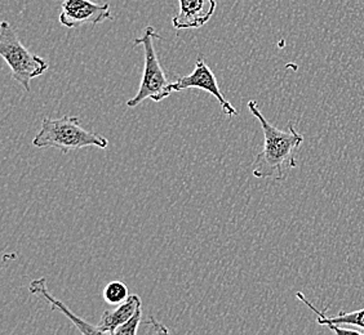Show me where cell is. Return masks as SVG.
I'll return each instance as SVG.
<instances>
[{"label": "cell", "instance_id": "1", "mask_svg": "<svg viewBox=\"0 0 364 335\" xmlns=\"http://www.w3.org/2000/svg\"><path fill=\"white\" fill-rule=\"evenodd\" d=\"M247 106L264 132V147L253 163V175L261 180L283 181L288 170L297 167L294 153L304 143V136L292 123L288 124L287 131L272 126L259 111L256 101H250Z\"/></svg>", "mask_w": 364, "mask_h": 335}, {"label": "cell", "instance_id": "2", "mask_svg": "<svg viewBox=\"0 0 364 335\" xmlns=\"http://www.w3.org/2000/svg\"><path fill=\"white\" fill-rule=\"evenodd\" d=\"M33 145L38 148H56L68 154L85 147L106 148L109 141L104 136L87 131L80 126L79 116H63L58 119L44 118Z\"/></svg>", "mask_w": 364, "mask_h": 335}, {"label": "cell", "instance_id": "3", "mask_svg": "<svg viewBox=\"0 0 364 335\" xmlns=\"http://www.w3.org/2000/svg\"><path fill=\"white\" fill-rule=\"evenodd\" d=\"M154 38L161 39V36L155 31L153 26H146L142 35L134 39V45H141L144 48L145 65H144V72H142L139 92L134 98H131L127 102V106L129 109L137 107L149 98L154 102H161L164 98L169 97L173 93L172 89L173 82H169L156 56Z\"/></svg>", "mask_w": 364, "mask_h": 335}, {"label": "cell", "instance_id": "4", "mask_svg": "<svg viewBox=\"0 0 364 335\" xmlns=\"http://www.w3.org/2000/svg\"><path fill=\"white\" fill-rule=\"evenodd\" d=\"M0 55L12 71V77L17 83L30 92V82L42 77L48 70L49 65L42 57L28 50L16 34L11 23L1 22L0 25Z\"/></svg>", "mask_w": 364, "mask_h": 335}, {"label": "cell", "instance_id": "5", "mask_svg": "<svg viewBox=\"0 0 364 335\" xmlns=\"http://www.w3.org/2000/svg\"><path fill=\"white\" fill-rule=\"evenodd\" d=\"M190 88H196L202 91L208 92L213 97L216 98L221 106V110L228 118H232L238 115V110L231 105L230 102L225 98L224 94L220 91L218 80L215 74L212 72L210 66L205 63L202 57L196 60V67L190 75L178 77L172 83V89L175 92L185 91Z\"/></svg>", "mask_w": 364, "mask_h": 335}, {"label": "cell", "instance_id": "6", "mask_svg": "<svg viewBox=\"0 0 364 335\" xmlns=\"http://www.w3.org/2000/svg\"><path fill=\"white\" fill-rule=\"evenodd\" d=\"M112 20L110 4H97L91 0H63L60 23L68 28H75L85 25H98Z\"/></svg>", "mask_w": 364, "mask_h": 335}, {"label": "cell", "instance_id": "7", "mask_svg": "<svg viewBox=\"0 0 364 335\" xmlns=\"http://www.w3.org/2000/svg\"><path fill=\"white\" fill-rule=\"evenodd\" d=\"M180 12L172 18L177 30L200 28L210 21L216 12V0H178Z\"/></svg>", "mask_w": 364, "mask_h": 335}, {"label": "cell", "instance_id": "8", "mask_svg": "<svg viewBox=\"0 0 364 335\" xmlns=\"http://www.w3.org/2000/svg\"><path fill=\"white\" fill-rule=\"evenodd\" d=\"M28 292L36 295V297H41L43 300H47L49 303V306L52 309L55 311H61L63 314H65L71 322L73 325L77 326V330L82 333V334H102V331L100 330L97 325H92L90 322H85L83 319H80L79 316L71 312L69 308L66 307V304L63 303L61 300H56L50 292L48 290L47 287V280L42 278V279L33 280L28 285Z\"/></svg>", "mask_w": 364, "mask_h": 335}, {"label": "cell", "instance_id": "9", "mask_svg": "<svg viewBox=\"0 0 364 335\" xmlns=\"http://www.w3.org/2000/svg\"><path fill=\"white\" fill-rule=\"evenodd\" d=\"M142 304L141 298L136 294H132L128 297L126 302H123L119 306H117L115 309L112 311H105L104 314L101 316L97 326L102 331V334L114 335L115 330L122 326L123 324H126L134 312L137 311V308Z\"/></svg>", "mask_w": 364, "mask_h": 335}, {"label": "cell", "instance_id": "10", "mask_svg": "<svg viewBox=\"0 0 364 335\" xmlns=\"http://www.w3.org/2000/svg\"><path fill=\"white\" fill-rule=\"evenodd\" d=\"M296 297H297V300H301L304 304H306L316 314V322H318L319 325H324V326H328L329 324H336V325H340V326L349 325V326H353V328L362 329L364 331V308L358 309V311H353V312H343V311H341L336 316L329 317L324 311L322 312L321 309H318L301 292H297Z\"/></svg>", "mask_w": 364, "mask_h": 335}, {"label": "cell", "instance_id": "11", "mask_svg": "<svg viewBox=\"0 0 364 335\" xmlns=\"http://www.w3.org/2000/svg\"><path fill=\"white\" fill-rule=\"evenodd\" d=\"M129 297V292L124 282L112 281L104 289V300L112 306H119Z\"/></svg>", "mask_w": 364, "mask_h": 335}, {"label": "cell", "instance_id": "12", "mask_svg": "<svg viewBox=\"0 0 364 335\" xmlns=\"http://www.w3.org/2000/svg\"><path fill=\"white\" fill-rule=\"evenodd\" d=\"M141 322H142V304L137 308L134 316L126 324H123L122 326L115 330L114 335H136L139 333Z\"/></svg>", "mask_w": 364, "mask_h": 335}]
</instances>
